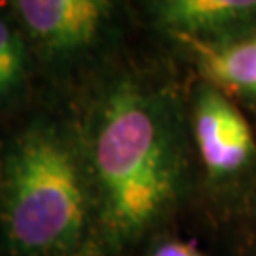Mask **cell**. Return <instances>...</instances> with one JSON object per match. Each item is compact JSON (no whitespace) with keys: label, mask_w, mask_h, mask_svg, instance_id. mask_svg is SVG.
I'll use <instances>...</instances> for the list:
<instances>
[{"label":"cell","mask_w":256,"mask_h":256,"mask_svg":"<svg viewBox=\"0 0 256 256\" xmlns=\"http://www.w3.org/2000/svg\"><path fill=\"white\" fill-rule=\"evenodd\" d=\"M0 224L8 256H99L97 203L78 131L36 118L12 138Z\"/></svg>","instance_id":"2"},{"label":"cell","mask_w":256,"mask_h":256,"mask_svg":"<svg viewBox=\"0 0 256 256\" xmlns=\"http://www.w3.org/2000/svg\"><path fill=\"white\" fill-rule=\"evenodd\" d=\"M205 82L230 97L256 102V32L226 40H180Z\"/></svg>","instance_id":"6"},{"label":"cell","mask_w":256,"mask_h":256,"mask_svg":"<svg viewBox=\"0 0 256 256\" xmlns=\"http://www.w3.org/2000/svg\"><path fill=\"white\" fill-rule=\"evenodd\" d=\"M190 122L196 152L212 182H236L250 171L256 160L254 135L230 95L202 84L194 95Z\"/></svg>","instance_id":"4"},{"label":"cell","mask_w":256,"mask_h":256,"mask_svg":"<svg viewBox=\"0 0 256 256\" xmlns=\"http://www.w3.org/2000/svg\"><path fill=\"white\" fill-rule=\"evenodd\" d=\"M27 40L14 19H0V95L8 102L27 80Z\"/></svg>","instance_id":"7"},{"label":"cell","mask_w":256,"mask_h":256,"mask_svg":"<svg viewBox=\"0 0 256 256\" xmlns=\"http://www.w3.org/2000/svg\"><path fill=\"white\" fill-rule=\"evenodd\" d=\"M78 133L97 203L99 256H118L152 234L182 196V112L167 88L120 76L101 88Z\"/></svg>","instance_id":"1"},{"label":"cell","mask_w":256,"mask_h":256,"mask_svg":"<svg viewBox=\"0 0 256 256\" xmlns=\"http://www.w3.org/2000/svg\"><path fill=\"white\" fill-rule=\"evenodd\" d=\"M146 8L176 42L226 40L256 23V0H146Z\"/></svg>","instance_id":"5"},{"label":"cell","mask_w":256,"mask_h":256,"mask_svg":"<svg viewBox=\"0 0 256 256\" xmlns=\"http://www.w3.org/2000/svg\"><path fill=\"white\" fill-rule=\"evenodd\" d=\"M144 256H207L194 243L180 241V239H167L162 243H156Z\"/></svg>","instance_id":"8"},{"label":"cell","mask_w":256,"mask_h":256,"mask_svg":"<svg viewBox=\"0 0 256 256\" xmlns=\"http://www.w3.org/2000/svg\"><path fill=\"white\" fill-rule=\"evenodd\" d=\"M14 19L42 55L68 61L101 44L114 0H10Z\"/></svg>","instance_id":"3"}]
</instances>
